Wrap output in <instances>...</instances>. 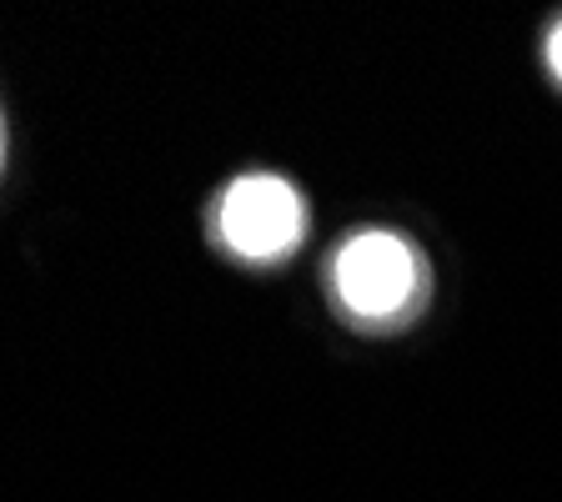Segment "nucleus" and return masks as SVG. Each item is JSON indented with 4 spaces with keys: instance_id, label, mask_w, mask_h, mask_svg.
Here are the masks:
<instances>
[{
    "instance_id": "f257e3e1",
    "label": "nucleus",
    "mask_w": 562,
    "mask_h": 502,
    "mask_svg": "<svg viewBox=\"0 0 562 502\" xmlns=\"http://www.w3.org/2000/svg\"><path fill=\"white\" fill-rule=\"evenodd\" d=\"M331 287L337 302L347 306L357 322H402L412 306L422 302L427 271H422L417 246L397 232H357L331 261Z\"/></svg>"
},
{
    "instance_id": "7ed1b4c3",
    "label": "nucleus",
    "mask_w": 562,
    "mask_h": 502,
    "mask_svg": "<svg viewBox=\"0 0 562 502\" xmlns=\"http://www.w3.org/2000/svg\"><path fill=\"white\" fill-rule=\"evenodd\" d=\"M548 66H552V76L562 81V21L552 25V35H548Z\"/></svg>"
},
{
    "instance_id": "f03ea898",
    "label": "nucleus",
    "mask_w": 562,
    "mask_h": 502,
    "mask_svg": "<svg viewBox=\"0 0 562 502\" xmlns=\"http://www.w3.org/2000/svg\"><path fill=\"white\" fill-rule=\"evenodd\" d=\"M306 232V207L292 181L281 176H241L216 201V236L246 261H277L286 257Z\"/></svg>"
},
{
    "instance_id": "20e7f679",
    "label": "nucleus",
    "mask_w": 562,
    "mask_h": 502,
    "mask_svg": "<svg viewBox=\"0 0 562 502\" xmlns=\"http://www.w3.org/2000/svg\"><path fill=\"white\" fill-rule=\"evenodd\" d=\"M0 171H5V111H0Z\"/></svg>"
}]
</instances>
